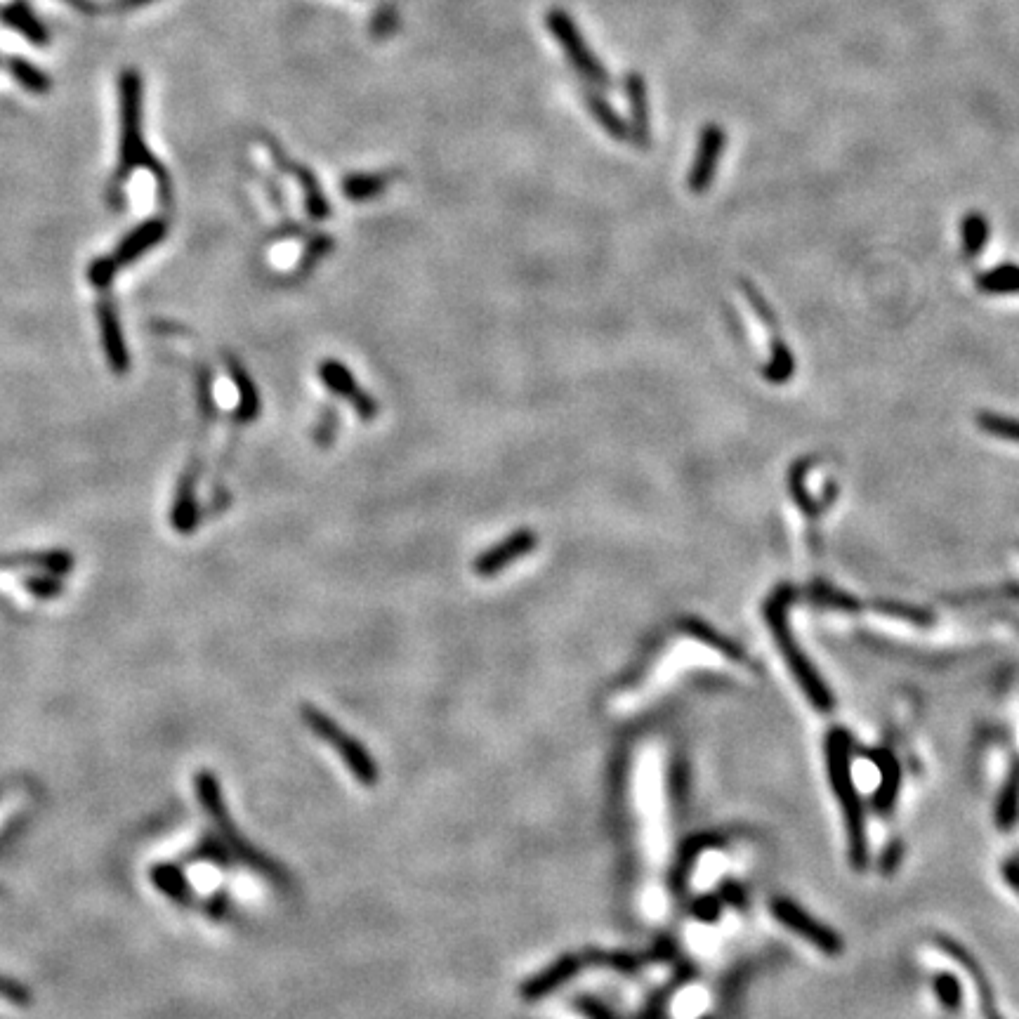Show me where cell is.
<instances>
[{
  "label": "cell",
  "instance_id": "6da1fadb",
  "mask_svg": "<svg viewBox=\"0 0 1019 1019\" xmlns=\"http://www.w3.org/2000/svg\"><path fill=\"white\" fill-rule=\"evenodd\" d=\"M826 765L828 779H831L833 791L843 810L847 840H850V857L857 869H864L869 850H866V828L864 814H861V802L854 788L852 772H850V736L843 729H833L826 739Z\"/></svg>",
  "mask_w": 1019,
  "mask_h": 1019
},
{
  "label": "cell",
  "instance_id": "7a4b0ae2",
  "mask_svg": "<svg viewBox=\"0 0 1019 1019\" xmlns=\"http://www.w3.org/2000/svg\"><path fill=\"white\" fill-rule=\"evenodd\" d=\"M786 597H788V590H781V593H777L772 597V600H769L767 609H765L767 623H769V628H772L774 640H777V644H779L781 656L786 659L788 668L793 670L795 680H798L800 689L807 694V699H810L812 706L819 710H831L833 708L831 692H828L824 682H821V677L817 670L812 668V663L807 661L805 654L800 652L798 644H795V637L791 635V630H788Z\"/></svg>",
  "mask_w": 1019,
  "mask_h": 1019
},
{
  "label": "cell",
  "instance_id": "3957f363",
  "mask_svg": "<svg viewBox=\"0 0 1019 1019\" xmlns=\"http://www.w3.org/2000/svg\"><path fill=\"white\" fill-rule=\"evenodd\" d=\"M545 24H548L555 41L560 43V48L564 50V55H567L571 67L578 71V76H581L583 81H588L590 85H595L597 90H609L611 76L607 67L597 59L593 48L585 43L583 34L578 31V26L574 19H571L569 12L550 10L548 15H545Z\"/></svg>",
  "mask_w": 1019,
  "mask_h": 1019
},
{
  "label": "cell",
  "instance_id": "277c9868",
  "mask_svg": "<svg viewBox=\"0 0 1019 1019\" xmlns=\"http://www.w3.org/2000/svg\"><path fill=\"white\" fill-rule=\"evenodd\" d=\"M302 715H305V722L310 725L312 732L319 734L321 739H324L326 744L340 755V758H343L347 769H350V772L354 774V779H359L361 784H366V786L378 784L376 762L371 760V755H368V751L359 744V741H354L343 727L335 725V722L331 720V715H326L324 710H319L314 706L302 708Z\"/></svg>",
  "mask_w": 1019,
  "mask_h": 1019
},
{
  "label": "cell",
  "instance_id": "5b68a950",
  "mask_svg": "<svg viewBox=\"0 0 1019 1019\" xmlns=\"http://www.w3.org/2000/svg\"><path fill=\"white\" fill-rule=\"evenodd\" d=\"M142 81L137 71H123L121 76V128H123V163L130 166L140 156L142 149Z\"/></svg>",
  "mask_w": 1019,
  "mask_h": 1019
},
{
  "label": "cell",
  "instance_id": "8992f818",
  "mask_svg": "<svg viewBox=\"0 0 1019 1019\" xmlns=\"http://www.w3.org/2000/svg\"><path fill=\"white\" fill-rule=\"evenodd\" d=\"M727 147V133L725 128L718 126V123H708L703 126L699 135V144H696V154L692 161V170H689V189L694 194H703L713 182L715 173H718V166L722 161V154H725Z\"/></svg>",
  "mask_w": 1019,
  "mask_h": 1019
},
{
  "label": "cell",
  "instance_id": "52a82bcc",
  "mask_svg": "<svg viewBox=\"0 0 1019 1019\" xmlns=\"http://www.w3.org/2000/svg\"><path fill=\"white\" fill-rule=\"evenodd\" d=\"M772 913L779 918V923H784L788 930H793L795 935L807 939L812 946H817L819 951L828 953V956H836V953L843 951V942L833 930L824 928L819 920H814L810 913H805L798 904L788 902V899H774L772 902Z\"/></svg>",
  "mask_w": 1019,
  "mask_h": 1019
},
{
  "label": "cell",
  "instance_id": "ba28073f",
  "mask_svg": "<svg viewBox=\"0 0 1019 1019\" xmlns=\"http://www.w3.org/2000/svg\"><path fill=\"white\" fill-rule=\"evenodd\" d=\"M623 92H626L628 109H630V137L640 144V147H649V137H652V118H649V92H647V81L640 71H630V74L623 78Z\"/></svg>",
  "mask_w": 1019,
  "mask_h": 1019
},
{
  "label": "cell",
  "instance_id": "9c48e42d",
  "mask_svg": "<svg viewBox=\"0 0 1019 1019\" xmlns=\"http://www.w3.org/2000/svg\"><path fill=\"white\" fill-rule=\"evenodd\" d=\"M942 949H946L953 956V961H958V965H963L965 970H968V975L972 977V984H975L977 989V996H979V1005H982V1012L986 1019H1003L1001 1015H998L996 1008H994V994H991V986H989V979H986L984 970H979V965L972 961V956L965 949H961L958 944H953L951 939H942Z\"/></svg>",
  "mask_w": 1019,
  "mask_h": 1019
},
{
  "label": "cell",
  "instance_id": "30bf717a",
  "mask_svg": "<svg viewBox=\"0 0 1019 1019\" xmlns=\"http://www.w3.org/2000/svg\"><path fill=\"white\" fill-rule=\"evenodd\" d=\"M585 104H588L590 116L595 118L597 126H600L604 133H607L609 137H614V140H628L630 137L628 123L623 121V116L619 114V111H616L614 104H611L607 97L602 95V92H597V90L585 92Z\"/></svg>",
  "mask_w": 1019,
  "mask_h": 1019
},
{
  "label": "cell",
  "instance_id": "8fae6325",
  "mask_svg": "<svg viewBox=\"0 0 1019 1019\" xmlns=\"http://www.w3.org/2000/svg\"><path fill=\"white\" fill-rule=\"evenodd\" d=\"M531 545H534V536L531 534H517L512 541L503 543L501 548L489 552V555H484L482 560L477 562V571L479 574L489 576V574H496L498 569H503L505 564H508V560L512 562L515 557L524 555V552L531 550Z\"/></svg>",
  "mask_w": 1019,
  "mask_h": 1019
},
{
  "label": "cell",
  "instance_id": "7c38bea8",
  "mask_svg": "<svg viewBox=\"0 0 1019 1019\" xmlns=\"http://www.w3.org/2000/svg\"><path fill=\"white\" fill-rule=\"evenodd\" d=\"M3 22L10 24L12 29H17L19 34H24L31 43H38V45L48 43V31L43 29L41 22H38V19L31 15V10L22 3H15L12 8L5 10Z\"/></svg>",
  "mask_w": 1019,
  "mask_h": 1019
},
{
  "label": "cell",
  "instance_id": "4fadbf2b",
  "mask_svg": "<svg viewBox=\"0 0 1019 1019\" xmlns=\"http://www.w3.org/2000/svg\"><path fill=\"white\" fill-rule=\"evenodd\" d=\"M1019 814V767L1012 769L1008 784H1005L1001 800H998V824L1010 828Z\"/></svg>",
  "mask_w": 1019,
  "mask_h": 1019
},
{
  "label": "cell",
  "instance_id": "5bb4252c",
  "mask_svg": "<svg viewBox=\"0 0 1019 1019\" xmlns=\"http://www.w3.org/2000/svg\"><path fill=\"white\" fill-rule=\"evenodd\" d=\"M574 972H576V961H560V965H555V968H550L548 972H543L541 977L534 979V984L527 986V991H524V994L531 998L543 996L545 991H552L569 975H574Z\"/></svg>",
  "mask_w": 1019,
  "mask_h": 1019
},
{
  "label": "cell",
  "instance_id": "9a60e30c",
  "mask_svg": "<svg viewBox=\"0 0 1019 1019\" xmlns=\"http://www.w3.org/2000/svg\"><path fill=\"white\" fill-rule=\"evenodd\" d=\"M10 71L12 76H15L17 83H22L26 90L31 92H45L50 88V81L48 76L43 74V71H38L34 64L24 62V59H10Z\"/></svg>",
  "mask_w": 1019,
  "mask_h": 1019
},
{
  "label": "cell",
  "instance_id": "2e32d148",
  "mask_svg": "<svg viewBox=\"0 0 1019 1019\" xmlns=\"http://www.w3.org/2000/svg\"><path fill=\"white\" fill-rule=\"evenodd\" d=\"M390 175H352L345 180V194L350 199H368L385 187Z\"/></svg>",
  "mask_w": 1019,
  "mask_h": 1019
},
{
  "label": "cell",
  "instance_id": "e0dca14e",
  "mask_svg": "<svg viewBox=\"0 0 1019 1019\" xmlns=\"http://www.w3.org/2000/svg\"><path fill=\"white\" fill-rule=\"evenodd\" d=\"M986 236H989V227H986V218L979 213H970L968 218L963 220V241L965 251L968 255H977L984 248Z\"/></svg>",
  "mask_w": 1019,
  "mask_h": 1019
},
{
  "label": "cell",
  "instance_id": "ac0fdd59",
  "mask_svg": "<svg viewBox=\"0 0 1019 1019\" xmlns=\"http://www.w3.org/2000/svg\"><path fill=\"white\" fill-rule=\"evenodd\" d=\"M984 291L989 293H1017L1019 291V269L1017 267H1001L989 272L982 279Z\"/></svg>",
  "mask_w": 1019,
  "mask_h": 1019
},
{
  "label": "cell",
  "instance_id": "d6986e66",
  "mask_svg": "<svg viewBox=\"0 0 1019 1019\" xmlns=\"http://www.w3.org/2000/svg\"><path fill=\"white\" fill-rule=\"evenodd\" d=\"M979 425L984 427L986 432H991L994 437L1010 439V442H1019V420L1001 418V416H982L979 418Z\"/></svg>",
  "mask_w": 1019,
  "mask_h": 1019
},
{
  "label": "cell",
  "instance_id": "ffe728a7",
  "mask_svg": "<svg viewBox=\"0 0 1019 1019\" xmlns=\"http://www.w3.org/2000/svg\"><path fill=\"white\" fill-rule=\"evenodd\" d=\"M935 989H937L939 1001H942V1005H944L946 1010H958V1005H961L963 991H961V984L956 982V977L937 975Z\"/></svg>",
  "mask_w": 1019,
  "mask_h": 1019
},
{
  "label": "cell",
  "instance_id": "44dd1931",
  "mask_svg": "<svg viewBox=\"0 0 1019 1019\" xmlns=\"http://www.w3.org/2000/svg\"><path fill=\"white\" fill-rule=\"evenodd\" d=\"M397 26H399L397 12H394L392 8H380L371 22V34L376 38H385V36H390Z\"/></svg>",
  "mask_w": 1019,
  "mask_h": 1019
},
{
  "label": "cell",
  "instance_id": "7402d4cb",
  "mask_svg": "<svg viewBox=\"0 0 1019 1019\" xmlns=\"http://www.w3.org/2000/svg\"><path fill=\"white\" fill-rule=\"evenodd\" d=\"M149 3H154V0H121V3H118V10H137Z\"/></svg>",
  "mask_w": 1019,
  "mask_h": 1019
},
{
  "label": "cell",
  "instance_id": "603a6c76",
  "mask_svg": "<svg viewBox=\"0 0 1019 1019\" xmlns=\"http://www.w3.org/2000/svg\"><path fill=\"white\" fill-rule=\"evenodd\" d=\"M1008 880L1012 885H1015V890L1019 892V866H1008Z\"/></svg>",
  "mask_w": 1019,
  "mask_h": 1019
}]
</instances>
